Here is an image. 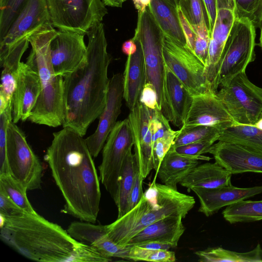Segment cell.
<instances>
[{
  "instance_id": "obj_47",
  "label": "cell",
  "mask_w": 262,
  "mask_h": 262,
  "mask_svg": "<svg viewBox=\"0 0 262 262\" xmlns=\"http://www.w3.org/2000/svg\"><path fill=\"white\" fill-rule=\"evenodd\" d=\"M135 245H138L144 248L153 250H169L171 248H173L171 245L159 242H148Z\"/></svg>"
},
{
  "instance_id": "obj_49",
  "label": "cell",
  "mask_w": 262,
  "mask_h": 262,
  "mask_svg": "<svg viewBox=\"0 0 262 262\" xmlns=\"http://www.w3.org/2000/svg\"><path fill=\"white\" fill-rule=\"evenodd\" d=\"M151 0H133L138 13L144 12L150 4Z\"/></svg>"
},
{
  "instance_id": "obj_37",
  "label": "cell",
  "mask_w": 262,
  "mask_h": 262,
  "mask_svg": "<svg viewBox=\"0 0 262 262\" xmlns=\"http://www.w3.org/2000/svg\"><path fill=\"white\" fill-rule=\"evenodd\" d=\"M128 247V260L152 262H173L176 260L175 253L170 250L148 249L138 245Z\"/></svg>"
},
{
  "instance_id": "obj_11",
  "label": "cell",
  "mask_w": 262,
  "mask_h": 262,
  "mask_svg": "<svg viewBox=\"0 0 262 262\" xmlns=\"http://www.w3.org/2000/svg\"><path fill=\"white\" fill-rule=\"evenodd\" d=\"M134 144L131 125L126 118L117 121L102 149V162L99 166V179L115 203L117 200L122 167Z\"/></svg>"
},
{
  "instance_id": "obj_17",
  "label": "cell",
  "mask_w": 262,
  "mask_h": 262,
  "mask_svg": "<svg viewBox=\"0 0 262 262\" xmlns=\"http://www.w3.org/2000/svg\"><path fill=\"white\" fill-rule=\"evenodd\" d=\"M216 8L205 70L206 78L210 83L217 80L221 56L235 19L234 0H216Z\"/></svg>"
},
{
  "instance_id": "obj_23",
  "label": "cell",
  "mask_w": 262,
  "mask_h": 262,
  "mask_svg": "<svg viewBox=\"0 0 262 262\" xmlns=\"http://www.w3.org/2000/svg\"><path fill=\"white\" fill-rule=\"evenodd\" d=\"M164 88L168 106V120L173 125L181 128L191 106L193 96L166 66Z\"/></svg>"
},
{
  "instance_id": "obj_30",
  "label": "cell",
  "mask_w": 262,
  "mask_h": 262,
  "mask_svg": "<svg viewBox=\"0 0 262 262\" xmlns=\"http://www.w3.org/2000/svg\"><path fill=\"white\" fill-rule=\"evenodd\" d=\"M195 254L200 262H262V248L260 244L252 250L237 252L221 247L197 251Z\"/></svg>"
},
{
  "instance_id": "obj_22",
  "label": "cell",
  "mask_w": 262,
  "mask_h": 262,
  "mask_svg": "<svg viewBox=\"0 0 262 262\" xmlns=\"http://www.w3.org/2000/svg\"><path fill=\"white\" fill-rule=\"evenodd\" d=\"M191 190L200 201L198 211L208 217L224 207L262 193V185L241 188L231 184L215 188H194Z\"/></svg>"
},
{
  "instance_id": "obj_44",
  "label": "cell",
  "mask_w": 262,
  "mask_h": 262,
  "mask_svg": "<svg viewBox=\"0 0 262 262\" xmlns=\"http://www.w3.org/2000/svg\"><path fill=\"white\" fill-rule=\"evenodd\" d=\"M139 102L150 110H160L157 92L154 85L150 83L144 84L140 96Z\"/></svg>"
},
{
  "instance_id": "obj_27",
  "label": "cell",
  "mask_w": 262,
  "mask_h": 262,
  "mask_svg": "<svg viewBox=\"0 0 262 262\" xmlns=\"http://www.w3.org/2000/svg\"><path fill=\"white\" fill-rule=\"evenodd\" d=\"M210 159L204 156L194 157L180 154L172 145L162 161L155 178L157 177L162 184L177 189V184L199 164V160Z\"/></svg>"
},
{
  "instance_id": "obj_5",
  "label": "cell",
  "mask_w": 262,
  "mask_h": 262,
  "mask_svg": "<svg viewBox=\"0 0 262 262\" xmlns=\"http://www.w3.org/2000/svg\"><path fill=\"white\" fill-rule=\"evenodd\" d=\"M138 14L134 36L139 39L142 49L145 83H150L155 87L159 109L168 119V106L164 88L165 65L163 57L165 34L155 19L149 7L144 12Z\"/></svg>"
},
{
  "instance_id": "obj_21",
  "label": "cell",
  "mask_w": 262,
  "mask_h": 262,
  "mask_svg": "<svg viewBox=\"0 0 262 262\" xmlns=\"http://www.w3.org/2000/svg\"><path fill=\"white\" fill-rule=\"evenodd\" d=\"M67 230L73 238L105 257L128 259L129 247H122L114 242L107 234L106 225L81 221L71 223Z\"/></svg>"
},
{
  "instance_id": "obj_6",
  "label": "cell",
  "mask_w": 262,
  "mask_h": 262,
  "mask_svg": "<svg viewBox=\"0 0 262 262\" xmlns=\"http://www.w3.org/2000/svg\"><path fill=\"white\" fill-rule=\"evenodd\" d=\"M255 27L246 18H235L224 47L217 71L219 86L246 72L255 58Z\"/></svg>"
},
{
  "instance_id": "obj_55",
  "label": "cell",
  "mask_w": 262,
  "mask_h": 262,
  "mask_svg": "<svg viewBox=\"0 0 262 262\" xmlns=\"http://www.w3.org/2000/svg\"><path fill=\"white\" fill-rule=\"evenodd\" d=\"M261 117H262V115H261Z\"/></svg>"
},
{
  "instance_id": "obj_41",
  "label": "cell",
  "mask_w": 262,
  "mask_h": 262,
  "mask_svg": "<svg viewBox=\"0 0 262 262\" xmlns=\"http://www.w3.org/2000/svg\"><path fill=\"white\" fill-rule=\"evenodd\" d=\"M261 0H234L235 18H246L253 24Z\"/></svg>"
},
{
  "instance_id": "obj_1",
  "label": "cell",
  "mask_w": 262,
  "mask_h": 262,
  "mask_svg": "<svg viewBox=\"0 0 262 262\" xmlns=\"http://www.w3.org/2000/svg\"><path fill=\"white\" fill-rule=\"evenodd\" d=\"M45 159L65 201L64 210L95 223L101 200L100 179L83 136L69 127L53 133Z\"/></svg>"
},
{
  "instance_id": "obj_54",
  "label": "cell",
  "mask_w": 262,
  "mask_h": 262,
  "mask_svg": "<svg viewBox=\"0 0 262 262\" xmlns=\"http://www.w3.org/2000/svg\"><path fill=\"white\" fill-rule=\"evenodd\" d=\"M260 38H259V46L262 49V24L261 25V27L260 28Z\"/></svg>"
},
{
  "instance_id": "obj_10",
  "label": "cell",
  "mask_w": 262,
  "mask_h": 262,
  "mask_svg": "<svg viewBox=\"0 0 262 262\" xmlns=\"http://www.w3.org/2000/svg\"><path fill=\"white\" fill-rule=\"evenodd\" d=\"M52 26L86 35L107 14L102 0H46Z\"/></svg>"
},
{
  "instance_id": "obj_15",
  "label": "cell",
  "mask_w": 262,
  "mask_h": 262,
  "mask_svg": "<svg viewBox=\"0 0 262 262\" xmlns=\"http://www.w3.org/2000/svg\"><path fill=\"white\" fill-rule=\"evenodd\" d=\"M215 161L233 174L262 173V150L247 145L218 141L208 150Z\"/></svg>"
},
{
  "instance_id": "obj_8",
  "label": "cell",
  "mask_w": 262,
  "mask_h": 262,
  "mask_svg": "<svg viewBox=\"0 0 262 262\" xmlns=\"http://www.w3.org/2000/svg\"><path fill=\"white\" fill-rule=\"evenodd\" d=\"M35 71L41 90L28 120L53 127L62 125L66 114L63 77L55 74L51 63L38 66Z\"/></svg>"
},
{
  "instance_id": "obj_51",
  "label": "cell",
  "mask_w": 262,
  "mask_h": 262,
  "mask_svg": "<svg viewBox=\"0 0 262 262\" xmlns=\"http://www.w3.org/2000/svg\"><path fill=\"white\" fill-rule=\"evenodd\" d=\"M167 2H168L170 5L173 6L174 7L176 8H179L180 6L181 3L184 1V0H165Z\"/></svg>"
},
{
  "instance_id": "obj_14",
  "label": "cell",
  "mask_w": 262,
  "mask_h": 262,
  "mask_svg": "<svg viewBox=\"0 0 262 262\" xmlns=\"http://www.w3.org/2000/svg\"><path fill=\"white\" fill-rule=\"evenodd\" d=\"M123 98V74L118 73L114 74L110 79L106 104L99 117L96 129L85 139L93 158L97 157L103 149L110 133L117 123L121 113Z\"/></svg>"
},
{
  "instance_id": "obj_4",
  "label": "cell",
  "mask_w": 262,
  "mask_h": 262,
  "mask_svg": "<svg viewBox=\"0 0 262 262\" xmlns=\"http://www.w3.org/2000/svg\"><path fill=\"white\" fill-rule=\"evenodd\" d=\"M195 203L193 196L157 183L155 178L132 209L106 225L107 234L116 244L125 247L139 232L156 221L168 216L184 219Z\"/></svg>"
},
{
  "instance_id": "obj_29",
  "label": "cell",
  "mask_w": 262,
  "mask_h": 262,
  "mask_svg": "<svg viewBox=\"0 0 262 262\" xmlns=\"http://www.w3.org/2000/svg\"><path fill=\"white\" fill-rule=\"evenodd\" d=\"M148 7L165 35L183 44L187 45L186 38L179 17L178 8L170 5L165 0H151Z\"/></svg>"
},
{
  "instance_id": "obj_46",
  "label": "cell",
  "mask_w": 262,
  "mask_h": 262,
  "mask_svg": "<svg viewBox=\"0 0 262 262\" xmlns=\"http://www.w3.org/2000/svg\"><path fill=\"white\" fill-rule=\"evenodd\" d=\"M203 1L208 16L211 36L216 16V0H203Z\"/></svg>"
},
{
  "instance_id": "obj_36",
  "label": "cell",
  "mask_w": 262,
  "mask_h": 262,
  "mask_svg": "<svg viewBox=\"0 0 262 262\" xmlns=\"http://www.w3.org/2000/svg\"><path fill=\"white\" fill-rule=\"evenodd\" d=\"M179 8L193 28L206 27L210 32L208 16L203 0H184Z\"/></svg>"
},
{
  "instance_id": "obj_26",
  "label": "cell",
  "mask_w": 262,
  "mask_h": 262,
  "mask_svg": "<svg viewBox=\"0 0 262 262\" xmlns=\"http://www.w3.org/2000/svg\"><path fill=\"white\" fill-rule=\"evenodd\" d=\"M137 48L136 52L128 55L123 74V99L130 111L139 101L140 96L145 83V70L141 43L137 37H133Z\"/></svg>"
},
{
  "instance_id": "obj_52",
  "label": "cell",
  "mask_w": 262,
  "mask_h": 262,
  "mask_svg": "<svg viewBox=\"0 0 262 262\" xmlns=\"http://www.w3.org/2000/svg\"><path fill=\"white\" fill-rule=\"evenodd\" d=\"M262 17V0L260 1V5L258 10L256 14L255 20L259 19Z\"/></svg>"
},
{
  "instance_id": "obj_24",
  "label": "cell",
  "mask_w": 262,
  "mask_h": 262,
  "mask_svg": "<svg viewBox=\"0 0 262 262\" xmlns=\"http://www.w3.org/2000/svg\"><path fill=\"white\" fill-rule=\"evenodd\" d=\"M181 216H168L145 227L132 238L126 246L148 242H159L178 246L185 228Z\"/></svg>"
},
{
  "instance_id": "obj_18",
  "label": "cell",
  "mask_w": 262,
  "mask_h": 262,
  "mask_svg": "<svg viewBox=\"0 0 262 262\" xmlns=\"http://www.w3.org/2000/svg\"><path fill=\"white\" fill-rule=\"evenodd\" d=\"M235 124L216 93L209 92L193 96L191 106L181 128L203 125L220 132Z\"/></svg>"
},
{
  "instance_id": "obj_39",
  "label": "cell",
  "mask_w": 262,
  "mask_h": 262,
  "mask_svg": "<svg viewBox=\"0 0 262 262\" xmlns=\"http://www.w3.org/2000/svg\"><path fill=\"white\" fill-rule=\"evenodd\" d=\"M12 119V106L0 113V175L9 174L6 155V133Z\"/></svg>"
},
{
  "instance_id": "obj_20",
  "label": "cell",
  "mask_w": 262,
  "mask_h": 262,
  "mask_svg": "<svg viewBox=\"0 0 262 262\" xmlns=\"http://www.w3.org/2000/svg\"><path fill=\"white\" fill-rule=\"evenodd\" d=\"M41 90L39 76L21 62L12 99V119L16 123L28 119Z\"/></svg>"
},
{
  "instance_id": "obj_48",
  "label": "cell",
  "mask_w": 262,
  "mask_h": 262,
  "mask_svg": "<svg viewBox=\"0 0 262 262\" xmlns=\"http://www.w3.org/2000/svg\"><path fill=\"white\" fill-rule=\"evenodd\" d=\"M137 44L132 38L124 42L122 46V51L123 53L128 56L134 54L137 50Z\"/></svg>"
},
{
  "instance_id": "obj_43",
  "label": "cell",
  "mask_w": 262,
  "mask_h": 262,
  "mask_svg": "<svg viewBox=\"0 0 262 262\" xmlns=\"http://www.w3.org/2000/svg\"><path fill=\"white\" fill-rule=\"evenodd\" d=\"M24 212L12 201L4 189L0 187V214L14 216Z\"/></svg>"
},
{
  "instance_id": "obj_16",
  "label": "cell",
  "mask_w": 262,
  "mask_h": 262,
  "mask_svg": "<svg viewBox=\"0 0 262 262\" xmlns=\"http://www.w3.org/2000/svg\"><path fill=\"white\" fill-rule=\"evenodd\" d=\"M84 35L69 31H57L50 45L51 62L56 75L63 77L83 60L87 51Z\"/></svg>"
},
{
  "instance_id": "obj_9",
  "label": "cell",
  "mask_w": 262,
  "mask_h": 262,
  "mask_svg": "<svg viewBox=\"0 0 262 262\" xmlns=\"http://www.w3.org/2000/svg\"><path fill=\"white\" fill-rule=\"evenodd\" d=\"M6 155L10 174L28 190L41 188L42 164L27 142L24 133L12 121L7 129Z\"/></svg>"
},
{
  "instance_id": "obj_33",
  "label": "cell",
  "mask_w": 262,
  "mask_h": 262,
  "mask_svg": "<svg viewBox=\"0 0 262 262\" xmlns=\"http://www.w3.org/2000/svg\"><path fill=\"white\" fill-rule=\"evenodd\" d=\"M224 219L230 224L262 220V200H241L228 205L223 211Z\"/></svg>"
},
{
  "instance_id": "obj_32",
  "label": "cell",
  "mask_w": 262,
  "mask_h": 262,
  "mask_svg": "<svg viewBox=\"0 0 262 262\" xmlns=\"http://www.w3.org/2000/svg\"><path fill=\"white\" fill-rule=\"evenodd\" d=\"M218 141L238 143L262 150V130L254 125L236 124L220 131Z\"/></svg>"
},
{
  "instance_id": "obj_34",
  "label": "cell",
  "mask_w": 262,
  "mask_h": 262,
  "mask_svg": "<svg viewBox=\"0 0 262 262\" xmlns=\"http://www.w3.org/2000/svg\"><path fill=\"white\" fill-rule=\"evenodd\" d=\"M0 187L24 211L28 213L36 212L27 198L26 187L11 174L0 175Z\"/></svg>"
},
{
  "instance_id": "obj_25",
  "label": "cell",
  "mask_w": 262,
  "mask_h": 262,
  "mask_svg": "<svg viewBox=\"0 0 262 262\" xmlns=\"http://www.w3.org/2000/svg\"><path fill=\"white\" fill-rule=\"evenodd\" d=\"M29 37L19 40L0 56V65L3 67L0 86V105L2 107L12 105L20 60L28 48Z\"/></svg>"
},
{
  "instance_id": "obj_2",
  "label": "cell",
  "mask_w": 262,
  "mask_h": 262,
  "mask_svg": "<svg viewBox=\"0 0 262 262\" xmlns=\"http://www.w3.org/2000/svg\"><path fill=\"white\" fill-rule=\"evenodd\" d=\"M86 35L88 43L84 59L63 77L66 114L62 127H70L82 136L105 105L112 60L102 22L92 27Z\"/></svg>"
},
{
  "instance_id": "obj_45",
  "label": "cell",
  "mask_w": 262,
  "mask_h": 262,
  "mask_svg": "<svg viewBox=\"0 0 262 262\" xmlns=\"http://www.w3.org/2000/svg\"><path fill=\"white\" fill-rule=\"evenodd\" d=\"M143 178L138 166H137L133 186L129 196L128 211L132 209L140 201L143 194Z\"/></svg>"
},
{
  "instance_id": "obj_13",
  "label": "cell",
  "mask_w": 262,
  "mask_h": 262,
  "mask_svg": "<svg viewBox=\"0 0 262 262\" xmlns=\"http://www.w3.org/2000/svg\"><path fill=\"white\" fill-rule=\"evenodd\" d=\"M52 26L46 0H25L7 33L0 40V56L16 42Z\"/></svg>"
},
{
  "instance_id": "obj_12",
  "label": "cell",
  "mask_w": 262,
  "mask_h": 262,
  "mask_svg": "<svg viewBox=\"0 0 262 262\" xmlns=\"http://www.w3.org/2000/svg\"><path fill=\"white\" fill-rule=\"evenodd\" d=\"M163 57L165 65L183 82L192 96L213 92L205 76V65L187 45L165 35Z\"/></svg>"
},
{
  "instance_id": "obj_7",
  "label": "cell",
  "mask_w": 262,
  "mask_h": 262,
  "mask_svg": "<svg viewBox=\"0 0 262 262\" xmlns=\"http://www.w3.org/2000/svg\"><path fill=\"white\" fill-rule=\"evenodd\" d=\"M216 95L236 124L254 125L262 115V88L253 83L246 72L217 91Z\"/></svg>"
},
{
  "instance_id": "obj_28",
  "label": "cell",
  "mask_w": 262,
  "mask_h": 262,
  "mask_svg": "<svg viewBox=\"0 0 262 262\" xmlns=\"http://www.w3.org/2000/svg\"><path fill=\"white\" fill-rule=\"evenodd\" d=\"M232 174L216 162H207L195 166L180 184L189 190L215 188L231 184Z\"/></svg>"
},
{
  "instance_id": "obj_40",
  "label": "cell",
  "mask_w": 262,
  "mask_h": 262,
  "mask_svg": "<svg viewBox=\"0 0 262 262\" xmlns=\"http://www.w3.org/2000/svg\"><path fill=\"white\" fill-rule=\"evenodd\" d=\"M179 130L172 129L163 137L152 142L154 169L157 171L164 156L173 145Z\"/></svg>"
},
{
  "instance_id": "obj_31",
  "label": "cell",
  "mask_w": 262,
  "mask_h": 262,
  "mask_svg": "<svg viewBox=\"0 0 262 262\" xmlns=\"http://www.w3.org/2000/svg\"><path fill=\"white\" fill-rule=\"evenodd\" d=\"M137 166L134 154L130 151L124 161L119 180L117 200L115 203L118 209L117 218L122 217L128 211L129 196Z\"/></svg>"
},
{
  "instance_id": "obj_50",
  "label": "cell",
  "mask_w": 262,
  "mask_h": 262,
  "mask_svg": "<svg viewBox=\"0 0 262 262\" xmlns=\"http://www.w3.org/2000/svg\"><path fill=\"white\" fill-rule=\"evenodd\" d=\"M126 0H102L105 6L113 7H121Z\"/></svg>"
},
{
  "instance_id": "obj_53",
  "label": "cell",
  "mask_w": 262,
  "mask_h": 262,
  "mask_svg": "<svg viewBox=\"0 0 262 262\" xmlns=\"http://www.w3.org/2000/svg\"><path fill=\"white\" fill-rule=\"evenodd\" d=\"M254 125L258 128L262 130V117L259 118Z\"/></svg>"
},
{
  "instance_id": "obj_19",
  "label": "cell",
  "mask_w": 262,
  "mask_h": 262,
  "mask_svg": "<svg viewBox=\"0 0 262 262\" xmlns=\"http://www.w3.org/2000/svg\"><path fill=\"white\" fill-rule=\"evenodd\" d=\"M150 110L140 102L130 111L128 119L134 137V155L140 173L144 179L154 169Z\"/></svg>"
},
{
  "instance_id": "obj_38",
  "label": "cell",
  "mask_w": 262,
  "mask_h": 262,
  "mask_svg": "<svg viewBox=\"0 0 262 262\" xmlns=\"http://www.w3.org/2000/svg\"><path fill=\"white\" fill-rule=\"evenodd\" d=\"M25 0H0V40L7 33Z\"/></svg>"
},
{
  "instance_id": "obj_3",
  "label": "cell",
  "mask_w": 262,
  "mask_h": 262,
  "mask_svg": "<svg viewBox=\"0 0 262 262\" xmlns=\"http://www.w3.org/2000/svg\"><path fill=\"white\" fill-rule=\"evenodd\" d=\"M1 239L23 256L42 262H107L110 258L73 238L36 212L0 214Z\"/></svg>"
},
{
  "instance_id": "obj_35",
  "label": "cell",
  "mask_w": 262,
  "mask_h": 262,
  "mask_svg": "<svg viewBox=\"0 0 262 262\" xmlns=\"http://www.w3.org/2000/svg\"><path fill=\"white\" fill-rule=\"evenodd\" d=\"M219 135L220 131L211 126L198 125L181 128L174 139L172 146L177 147L209 140L218 141Z\"/></svg>"
},
{
  "instance_id": "obj_42",
  "label": "cell",
  "mask_w": 262,
  "mask_h": 262,
  "mask_svg": "<svg viewBox=\"0 0 262 262\" xmlns=\"http://www.w3.org/2000/svg\"><path fill=\"white\" fill-rule=\"evenodd\" d=\"M216 140H205L182 146L174 147L176 151L180 154L190 156L200 157L207 153L209 148L216 141Z\"/></svg>"
}]
</instances>
